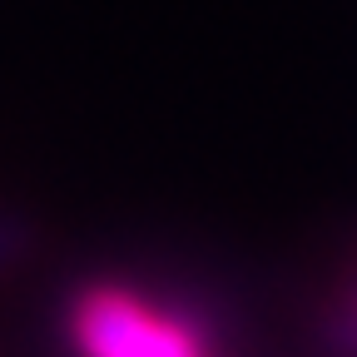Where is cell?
<instances>
[{"mask_svg":"<svg viewBox=\"0 0 357 357\" xmlns=\"http://www.w3.org/2000/svg\"><path fill=\"white\" fill-rule=\"evenodd\" d=\"M65 333L79 357H213L208 337L144 303L119 283H89L65 307Z\"/></svg>","mask_w":357,"mask_h":357,"instance_id":"obj_1","label":"cell"},{"mask_svg":"<svg viewBox=\"0 0 357 357\" xmlns=\"http://www.w3.org/2000/svg\"><path fill=\"white\" fill-rule=\"evenodd\" d=\"M30 243H35V223L25 213H0V273H10L30 253Z\"/></svg>","mask_w":357,"mask_h":357,"instance_id":"obj_2","label":"cell"},{"mask_svg":"<svg viewBox=\"0 0 357 357\" xmlns=\"http://www.w3.org/2000/svg\"><path fill=\"white\" fill-rule=\"evenodd\" d=\"M328 342L347 357H357V283L347 288V298L333 307V318H328Z\"/></svg>","mask_w":357,"mask_h":357,"instance_id":"obj_3","label":"cell"}]
</instances>
